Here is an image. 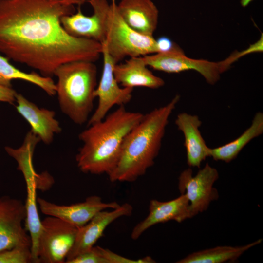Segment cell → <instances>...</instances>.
I'll return each mask as SVG.
<instances>
[{
	"mask_svg": "<svg viewBox=\"0 0 263 263\" xmlns=\"http://www.w3.org/2000/svg\"><path fill=\"white\" fill-rule=\"evenodd\" d=\"M85 0H0V52L50 77L61 65L94 62L101 43L70 35L61 18Z\"/></svg>",
	"mask_w": 263,
	"mask_h": 263,
	"instance_id": "obj_1",
	"label": "cell"
},
{
	"mask_svg": "<svg viewBox=\"0 0 263 263\" xmlns=\"http://www.w3.org/2000/svg\"><path fill=\"white\" fill-rule=\"evenodd\" d=\"M143 115L121 106L89 125L78 136L83 143L76 155L79 169L93 174H110L118 163L125 137Z\"/></svg>",
	"mask_w": 263,
	"mask_h": 263,
	"instance_id": "obj_2",
	"label": "cell"
},
{
	"mask_svg": "<svg viewBox=\"0 0 263 263\" xmlns=\"http://www.w3.org/2000/svg\"><path fill=\"white\" fill-rule=\"evenodd\" d=\"M175 95L162 107L144 114L123 143L119 161L108 175L111 182H132L144 175L160 151L169 118L180 100Z\"/></svg>",
	"mask_w": 263,
	"mask_h": 263,
	"instance_id": "obj_3",
	"label": "cell"
},
{
	"mask_svg": "<svg viewBox=\"0 0 263 263\" xmlns=\"http://www.w3.org/2000/svg\"><path fill=\"white\" fill-rule=\"evenodd\" d=\"M97 74L96 65L88 61L68 62L54 72L58 79L56 94L60 109L75 124L82 125L90 118L95 98Z\"/></svg>",
	"mask_w": 263,
	"mask_h": 263,
	"instance_id": "obj_4",
	"label": "cell"
},
{
	"mask_svg": "<svg viewBox=\"0 0 263 263\" xmlns=\"http://www.w3.org/2000/svg\"><path fill=\"white\" fill-rule=\"evenodd\" d=\"M39 138L30 131L26 135L22 145L17 149L5 147L8 154L17 163V169L24 177L26 186L27 198L25 203L26 209V229L29 232L31 240V253L33 262L37 263L38 241L41 229L40 221L38 209L36 190L41 182H51L52 178L47 172L36 173L33 157Z\"/></svg>",
	"mask_w": 263,
	"mask_h": 263,
	"instance_id": "obj_5",
	"label": "cell"
},
{
	"mask_svg": "<svg viewBox=\"0 0 263 263\" xmlns=\"http://www.w3.org/2000/svg\"><path fill=\"white\" fill-rule=\"evenodd\" d=\"M106 15V39L101 44L116 64L126 56L137 57L158 52L156 40L152 36L141 34L129 27L117 10L115 0Z\"/></svg>",
	"mask_w": 263,
	"mask_h": 263,
	"instance_id": "obj_6",
	"label": "cell"
},
{
	"mask_svg": "<svg viewBox=\"0 0 263 263\" xmlns=\"http://www.w3.org/2000/svg\"><path fill=\"white\" fill-rule=\"evenodd\" d=\"M143 58L147 66L168 73L195 70L211 85L218 81L221 75L233 63L229 57L219 62L189 58L179 47L167 52L146 55Z\"/></svg>",
	"mask_w": 263,
	"mask_h": 263,
	"instance_id": "obj_7",
	"label": "cell"
},
{
	"mask_svg": "<svg viewBox=\"0 0 263 263\" xmlns=\"http://www.w3.org/2000/svg\"><path fill=\"white\" fill-rule=\"evenodd\" d=\"M78 229L53 216H48L41 221L38 247V263H65Z\"/></svg>",
	"mask_w": 263,
	"mask_h": 263,
	"instance_id": "obj_8",
	"label": "cell"
},
{
	"mask_svg": "<svg viewBox=\"0 0 263 263\" xmlns=\"http://www.w3.org/2000/svg\"><path fill=\"white\" fill-rule=\"evenodd\" d=\"M218 178L217 169L207 163L195 176L190 168L180 173L178 189L187 197L192 217L206 210L210 203L219 198L218 190L213 187Z\"/></svg>",
	"mask_w": 263,
	"mask_h": 263,
	"instance_id": "obj_9",
	"label": "cell"
},
{
	"mask_svg": "<svg viewBox=\"0 0 263 263\" xmlns=\"http://www.w3.org/2000/svg\"><path fill=\"white\" fill-rule=\"evenodd\" d=\"M103 66L101 77L94 95L98 99V105L88 121V126L100 121L115 105L124 106L132 98L133 88L121 87L113 74L115 64L102 46Z\"/></svg>",
	"mask_w": 263,
	"mask_h": 263,
	"instance_id": "obj_10",
	"label": "cell"
},
{
	"mask_svg": "<svg viewBox=\"0 0 263 263\" xmlns=\"http://www.w3.org/2000/svg\"><path fill=\"white\" fill-rule=\"evenodd\" d=\"M26 218L25 203L4 196L0 198V252L16 247H31V240L22 223Z\"/></svg>",
	"mask_w": 263,
	"mask_h": 263,
	"instance_id": "obj_11",
	"label": "cell"
},
{
	"mask_svg": "<svg viewBox=\"0 0 263 263\" xmlns=\"http://www.w3.org/2000/svg\"><path fill=\"white\" fill-rule=\"evenodd\" d=\"M94 13L84 15L78 6L77 12L61 18V23L67 33L77 38L91 39L100 43L106 39L105 20L110 4L106 0H88Z\"/></svg>",
	"mask_w": 263,
	"mask_h": 263,
	"instance_id": "obj_12",
	"label": "cell"
},
{
	"mask_svg": "<svg viewBox=\"0 0 263 263\" xmlns=\"http://www.w3.org/2000/svg\"><path fill=\"white\" fill-rule=\"evenodd\" d=\"M37 204L44 214L58 218L78 228L87 224L98 212L116 208L120 206L116 202H103L96 195L89 196L84 202L70 205H59L38 197Z\"/></svg>",
	"mask_w": 263,
	"mask_h": 263,
	"instance_id": "obj_13",
	"label": "cell"
},
{
	"mask_svg": "<svg viewBox=\"0 0 263 263\" xmlns=\"http://www.w3.org/2000/svg\"><path fill=\"white\" fill-rule=\"evenodd\" d=\"M107 210L98 212L87 224L78 228L65 263H68L73 259L90 250L110 224L121 217L131 215L133 208L130 204L125 203L112 210Z\"/></svg>",
	"mask_w": 263,
	"mask_h": 263,
	"instance_id": "obj_14",
	"label": "cell"
},
{
	"mask_svg": "<svg viewBox=\"0 0 263 263\" xmlns=\"http://www.w3.org/2000/svg\"><path fill=\"white\" fill-rule=\"evenodd\" d=\"M189 201L185 194L172 200L150 201L148 216L133 228L131 238L137 239L146 230L153 225L173 220L181 223L192 218Z\"/></svg>",
	"mask_w": 263,
	"mask_h": 263,
	"instance_id": "obj_15",
	"label": "cell"
},
{
	"mask_svg": "<svg viewBox=\"0 0 263 263\" xmlns=\"http://www.w3.org/2000/svg\"><path fill=\"white\" fill-rule=\"evenodd\" d=\"M16 102L18 112L28 122L30 131L44 144L51 143L54 135L61 132L54 111L39 108L20 94H17Z\"/></svg>",
	"mask_w": 263,
	"mask_h": 263,
	"instance_id": "obj_16",
	"label": "cell"
},
{
	"mask_svg": "<svg viewBox=\"0 0 263 263\" xmlns=\"http://www.w3.org/2000/svg\"><path fill=\"white\" fill-rule=\"evenodd\" d=\"M175 123L184 136L188 165L200 168L202 162L209 157L210 149L199 130L202 121L198 115L184 112L177 115Z\"/></svg>",
	"mask_w": 263,
	"mask_h": 263,
	"instance_id": "obj_17",
	"label": "cell"
},
{
	"mask_svg": "<svg viewBox=\"0 0 263 263\" xmlns=\"http://www.w3.org/2000/svg\"><path fill=\"white\" fill-rule=\"evenodd\" d=\"M117 8L124 21L132 29L152 36L158 23V10L151 0H121Z\"/></svg>",
	"mask_w": 263,
	"mask_h": 263,
	"instance_id": "obj_18",
	"label": "cell"
},
{
	"mask_svg": "<svg viewBox=\"0 0 263 263\" xmlns=\"http://www.w3.org/2000/svg\"><path fill=\"white\" fill-rule=\"evenodd\" d=\"M147 66L143 56L132 57L124 63L115 64L113 74L117 82L123 87L157 89L162 87L164 80L155 75Z\"/></svg>",
	"mask_w": 263,
	"mask_h": 263,
	"instance_id": "obj_19",
	"label": "cell"
},
{
	"mask_svg": "<svg viewBox=\"0 0 263 263\" xmlns=\"http://www.w3.org/2000/svg\"><path fill=\"white\" fill-rule=\"evenodd\" d=\"M263 133V113L259 112L255 114L250 127L238 137L221 146L210 148L209 157L215 161L230 162L248 143Z\"/></svg>",
	"mask_w": 263,
	"mask_h": 263,
	"instance_id": "obj_20",
	"label": "cell"
},
{
	"mask_svg": "<svg viewBox=\"0 0 263 263\" xmlns=\"http://www.w3.org/2000/svg\"><path fill=\"white\" fill-rule=\"evenodd\" d=\"M259 239L246 245L238 246H218L200 250L188 255L177 263H222L235 262L245 251L261 244Z\"/></svg>",
	"mask_w": 263,
	"mask_h": 263,
	"instance_id": "obj_21",
	"label": "cell"
},
{
	"mask_svg": "<svg viewBox=\"0 0 263 263\" xmlns=\"http://www.w3.org/2000/svg\"><path fill=\"white\" fill-rule=\"evenodd\" d=\"M22 80L35 84L50 96L56 94V84L50 77L41 75L34 72L26 73L14 66L7 57L0 52V84L11 87L13 80Z\"/></svg>",
	"mask_w": 263,
	"mask_h": 263,
	"instance_id": "obj_22",
	"label": "cell"
},
{
	"mask_svg": "<svg viewBox=\"0 0 263 263\" xmlns=\"http://www.w3.org/2000/svg\"><path fill=\"white\" fill-rule=\"evenodd\" d=\"M33 263L30 247H16L0 252V263Z\"/></svg>",
	"mask_w": 263,
	"mask_h": 263,
	"instance_id": "obj_23",
	"label": "cell"
},
{
	"mask_svg": "<svg viewBox=\"0 0 263 263\" xmlns=\"http://www.w3.org/2000/svg\"><path fill=\"white\" fill-rule=\"evenodd\" d=\"M68 263H108L102 253L101 247L98 246H94L88 251L70 261Z\"/></svg>",
	"mask_w": 263,
	"mask_h": 263,
	"instance_id": "obj_24",
	"label": "cell"
},
{
	"mask_svg": "<svg viewBox=\"0 0 263 263\" xmlns=\"http://www.w3.org/2000/svg\"><path fill=\"white\" fill-rule=\"evenodd\" d=\"M17 94L12 86H7L0 84V102L13 104L16 102Z\"/></svg>",
	"mask_w": 263,
	"mask_h": 263,
	"instance_id": "obj_25",
	"label": "cell"
},
{
	"mask_svg": "<svg viewBox=\"0 0 263 263\" xmlns=\"http://www.w3.org/2000/svg\"><path fill=\"white\" fill-rule=\"evenodd\" d=\"M156 41L158 49L157 53L167 52L179 47L166 37H161L156 40Z\"/></svg>",
	"mask_w": 263,
	"mask_h": 263,
	"instance_id": "obj_26",
	"label": "cell"
},
{
	"mask_svg": "<svg viewBox=\"0 0 263 263\" xmlns=\"http://www.w3.org/2000/svg\"><path fill=\"white\" fill-rule=\"evenodd\" d=\"M253 0H241V4L243 6H247L249 2H250Z\"/></svg>",
	"mask_w": 263,
	"mask_h": 263,
	"instance_id": "obj_27",
	"label": "cell"
}]
</instances>
